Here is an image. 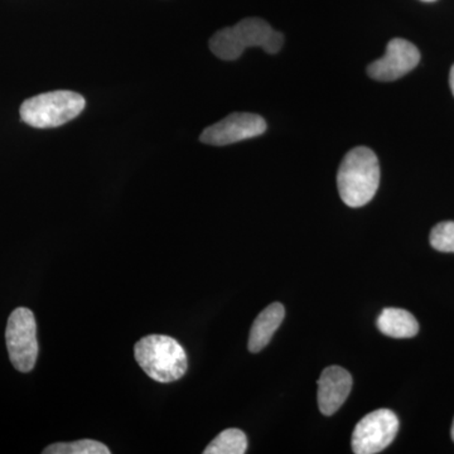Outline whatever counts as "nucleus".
<instances>
[{
  "label": "nucleus",
  "instance_id": "obj_8",
  "mask_svg": "<svg viewBox=\"0 0 454 454\" xmlns=\"http://www.w3.org/2000/svg\"><path fill=\"white\" fill-rule=\"evenodd\" d=\"M419 61V50L413 43L395 38L387 43L385 56L369 65L367 74L376 82H395L414 70Z\"/></svg>",
  "mask_w": 454,
  "mask_h": 454
},
{
  "label": "nucleus",
  "instance_id": "obj_11",
  "mask_svg": "<svg viewBox=\"0 0 454 454\" xmlns=\"http://www.w3.org/2000/svg\"><path fill=\"white\" fill-rule=\"evenodd\" d=\"M379 331L393 339H411L419 333V324L411 312L400 309H385L376 321Z\"/></svg>",
  "mask_w": 454,
  "mask_h": 454
},
{
  "label": "nucleus",
  "instance_id": "obj_6",
  "mask_svg": "<svg viewBox=\"0 0 454 454\" xmlns=\"http://www.w3.org/2000/svg\"><path fill=\"white\" fill-rule=\"evenodd\" d=\"M399 430V419L389 409H379L364 417L352 433V450L375 454L390 446Z\"/></svg>",
  "mask_w": 454,
  "mask_h": 454
},
{
  "label": "nucleus",
  "instance_id": "obj_12",
  "mask_svg": "<svg viewBox=\"0 0 454 454\" xmlns=\"http://www.w3.org/2000/svg\"><path fill=\"white\" fill-rule=\"evenodd\" d=\"M247 450V438L240 429L221 432L203 450L205 454H244Z\"/></svg>",
  "mask_w": 454,
  "mask_h": 454
},
{
  "label": "nucleus",
  "instance_id": "obj_1",
  "mask_svg": "<svg viewBox=\"0 0 454 454\" xmlns=\"http://www.w3.org/2000/svg\"><path fill=\"white\" fill-rule=\"evenodd\" d=\"M380 184V163L372 149L357 146L349 151L337 173L340 200L348 207H363L376 195Z\"/></svg>",
  "mask_w": 454,
  "mask_h": 454
},
{
  "label": "nucleus",
  "instance_id": "obj_10",
  "mask_svg": "<svg viewBox=\"0 0 454 454\" xmlns=\"http://www.w3.org/2000/svg\"><path fill=\"white\" fill-rule=\"evenodd\" d=\"M284 317H286V309L280 303L270 304L256 317L250 330L249 345H247L250 352L256 354L267 348L268 343L273 339V334L282 325Z\"/></svg>",
  "mask_w": 454,
  "mask_h": 454
},
{
  "label": "nucleus",
  "instance_id": "obj_17",
  "mask_svg": "<svg viewBox=\"0 0 454 454\" xmlns=\"http://www.w3.org/2000/svg\"><path fill=\"white\" fill-rule=\"evenodd\" d=\"M423 2H435V0H423Z\"/></svg>",
  "mask_w": 454,
  "mask_h": 454
},
{
  "label": "nucleus",
  "instance_id": "obj_9",
  "mask_svg": "<svg viewBox=\"0 0 454 454\" xmlns=\"http://www.w3.org/2000/svg\"><path fill=\"white\" fill-rule=\"evenodd\" d=\"M352 389V376L340 366L324 370L318 380V406L325 417L333 415L343 405Z\"/></svg>",
  "mask_w": 454,
  "mask_h": 454
},
{
  "label": "nucleus",
  "instance_id": "obj_16",
  "mask_svg": "<svg viewBox=\"0 0 454 454\" xmlns=\"http://www.w3.org/2000/svg\"><path fill=\"white\" fill-rule=\"evenodd\" d=\"M452 439L454 441V420H453V426H452Z\"/></svg>",
  "mask_w": 454,
  "mask_h": 454
},
{
  "label": "nucleus",
  "instance_id": "obj_2",
  "mask_svg": "<svg viewBox=\"0 0 454 454\" xmlns=\"http://www.w3.org/2000/svg\"><path fill=\"white\" fill-rule=\"evenodd\" d=\"M283 42L282 33L274 31L264 20L247 18L215 33L210 50L223 61H235L249 47H262L269 55H276L282 50Z\"/></svg>",
  "mask_w": 454,
  "mask_h": 454
},
{
  "label": "nucleus",
  "instance_id": "obj_14",
  "mask_svg": "<svg viewBox=\"0 0 454 454\" xmlns=\"http://www.w3.org/2000/svg\"><path fill=\"white\" fill-rule=\"evenodd\" d=\"M429 240L430 245L438 252L454 253L453 221H446L433 227Z\"/></svg>",
  "mask_w": 454,
  "mask_h": 454
},
{
  "label": "nucleus",
  "instance_id": "obj_4",
  "mask_svg": "<svg viewBox=\"0 0 454 454\" xmlns=\"http://www.w3.org/2000/svg\"><path fill=\"white\" fill-rule=\"evenodd\" d=\"M86 101L74 91L44 92L26 100L20 106V119L29 127L38 129L61 127L85 109Z\"/></svg>",
  "mask_w": 454,
  "mask_h": 454
},
{
  "label": "nucleus",
  "instance_id": "obj_15",
  "mask_svg": "<svg viewBox=\"0 0 454 454\" xmlns=\"http://www.w3.org/2000/svg\"><path fill=\"white\" fill-rule=\"evenodd\" d=\"M450 90H452V92L454 95V65H453V67L450 68Z\"/></svg>",
  "mask_w": 454,
  "mask_h": 454
},
{
  "label": "nucleus",
  "instance_id": "obj_7",
  "mask_svg": "<svg viewBox=\"0 0 454 454\" xmlns=\"http://www.w3.org/2000/svg\"><path fill=\"white\" fill-rule=\"evenodd\" d=\"M267 130V121L252 113L230 114L223 121L206 128L201 134L205 145L223 146L256 138Z\"/></svg>",
  "mask_w": 454,
  "mask_h": 454
},
{
  "label": "nucleus",
  "instance_id": "obj_3",
  "mask_svg": "<svg viewBox=\"0 0 454 454\" xmlns=\"http://www.w3.org/2000/svg\"><path fill=\"white\" fill-rule=\"evenodd\" d=\"M134 356L140 369L158 382L179 380L187 372L186 351L177 340L163 334L140 339L134 346Z\"/></svg>",
  "mask_w": 454,
  "mask_h": 454
},
{
  "label": "nucleus",
  "instance_id": "obj_13",
  "mask_svg": "<svg viewBox=\"0 0 454 454\" xmlns=\"http://www.w3.org/2000/svg\"><path fill=\"white\" fill-rule=\"evenodd\" d=\"M110 450L106 444L92 439L71 442V443L51 444L43 450V454H109Z\"/></svg>",
  "mask_w": 454,
  "mask_h": 454
},
{
  "label": "nucleus",
  "instance_id": "obj_5",
  "mask_svg": "<svg viewBox=\"0 0 454 454\" xmlns=\"http://www.w3.org/2000/svg\"><path fill=\"white\" fill-rule=\"evenodd\" d=\"M5 342L18 372H32L38 357L37 324L31 309L20 307L9 316Z\"/></svg>",
  "mask_w": 454,
  "mask_h": 454
}]
</instances>
